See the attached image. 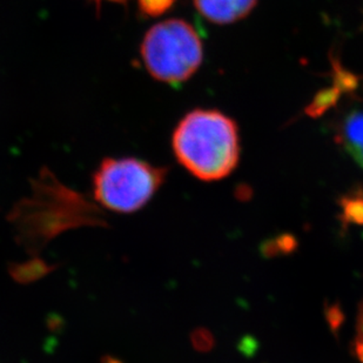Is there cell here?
Masks as SVG:
<instances>
[{
	"instance_id": "8992f818",
	"label": "cell",
	"mask_w": 363,
	"mask_h": 363,
	"mask_svg": "<svg viewBox=\"0 0 363 363\" xmlns=\"http://www.w3.org/2000/svg\"><path fill=\"white\" fill-rule=\"evenodd\" d=\"M339 144L363 168V110L350 112L341 123Z\"/></svg>"
},
{
	"instance_id": "3957f363",
	"label": "cell",
	"mask_w": 363,
	"mask_h": 363,
	"mask_svg": "<svg viewBox=\"0 0 363 363\" xmlns=\"http://www.w3.org/2000/svg\"><path fill=\"white\" fill-rule=\"evenodd\" d=\"M140 57L152 78L178 87L199 69L203 48L199 33L189 21L166 19L145 33Z\"/></svg>"
},
{
	"instance_id": "9c48e42d",
	"label": "cell",
	"mask_w": 363,
	"mask_h": 363,
	"mask_svg": "<svg viewBox=\"0 0 363 363\" xmlns=\"http://www.w3.org/2000/svg\"><path fill=\"white\" fill-rule=\"evenodd\" d=\"M175 0H137V6L141 17L158 18L171 10Z\"/></svg>"
},
{
	"instance_id": "277c9868",
	"label": "cell",
	"mask_w": 363,
	"mask_h": 363,
	"mask_svg": "<svg viewBox=\"0 0 363 363\" xmlns=\"http://www.w3.org/2000/svg\"><path fill=\"white\" fill-rule=\"evenodd\" d=\"M167 172L166 167L132 157L104 159L93 174V196L111 212L132 214L153 199Z\"/></svg>"
},
{
	"instance_id": "7c38bea8",
	"label": "cell",
	"mask_w": 363,
	"mask_h": 363,
	"mask_svg": "<svg viewBox=\"0 0 363 363\" xmlns=\"http://www.w3.org/2000/svg\"><path fill=\"white\" fill-rule=\"evenodd\" d=\"M357 340L363 341V303L360 306L359 315H357Z\"/></svg>"
},
{
	"instance_id": "30bf717a",
	"label": "cell",
	"mask_w": 363,
	"mask_h": 363,
	"mask_svg": "<svg viewBox=\"0 0 363 363\" xmlns=\"http://www.w3.org/2000/svg\"><path fill=\"white\" fill-rule=\"evenodd\" d=\"M296 246V241L291 235H282L279 237L277 240L272 242L264 243V252L268 255H275V253H281V252H291Z\"/></svg>"
},
{
	"instance_id": "4fadbf2b",
	"label": "cell",
	"mask_w": 363,
	"mask_h": 363,
	"mask_svg": "<svg viewBox=\"0 0 363 363\" xmlns=\"http://www.w3.org/2000/svg\"><path fill=\"white\" fill-rule=\"evenodd\" d=\"M355 354L357 359L363 363V341L355 340Z\"/></svg>"
},
{
	"instance_id": "6da1fadb",
	"label": "cell",
	"mask_w": 363,
	"mask_h": 363,
	"mask_svg": "<svg viewBox=\"0 0 363 363\" xmlns=\"http://www.w3.org/2000/svg\"><path fill=\"white\" fill-rule=\"evenodd\" d=\"M32 189V196L21 200L10 216L18 242L31 253L65 230L105 223L96 203L62 185L48 168L41 169Z\"/></svg>"
},
{
	"instance_id": "8fae6325",
	"label": "cell",
	"mask_w": 363,
	"mask_h": 363,
	"mask_svg": "<svg viewBox=\"0 0 363 363\" xmlns=\"http://www.w3.org/2000/svg\"><path fill=\"white\" fill-rule=\"evenodd\" d=\"M328 320L333 328H337L343 320V315L340 312V309L336 308V307H332V308L329 309Z\"/></svg>"
},
{
	"instance_id": "52a82bcc",
	"label": "cell",
	"mask_w": 363,
	"mask_h": 363,
	"mask_svg": "<svg viewBox=\"0 0 363 363\" xmlns=\"http://www.w3.org/2000/svg\"><path fill=\"white\" fill-rule=\"evenodd\" d=\"M343 89L339 85H335L332 89H323L316 94L312 104L306 108V112L311 117H320L321 114L325 113V111H328L330 107L335 105Z\"/></svg>"
},
{
	"instance_id": "7a4b0ae2",
	"label": "cell",
	"mask_w": 363,
	"mask_h": 363,
	"mask_svg": "<svg viewBox=\"0 0 363 363\" xmlns=\"http://www.w3.org/2000/svg\"><path fill=\"white\" fill-rule=\"evenodd\" d=\"M172 150L182 167L203 182L226 178L240 159L239 128L232 118L216 110L192 111L179 121Z\"/></svg>"
},
{
	"instance_id": "ba28073f",
	"label": "cell",
	"mask_w": 363,
	"mask_h": 363,
	"mask_svg": "<svg viewBox=\"0 0 363 363\" xmlns=\"http://www.w3.org/2000/svg\"><path fill=\"white\" fill-rule=\"evenodd\" d=\"M343 221L354 225H363V196L354 194L341 200Z\"/></svg>"
},
{
	"instance_id": "5b68a950",
	"label": "cell",
	"mask_w": 363,
	"mask_h": 363,
	"mask_svg": "<svg viewBox=\"0 0 363 363\" xmlns=\"http://www.w3.org/2000/svg\"><path fill=\"white\" fill-rule=\"evenodd\" d=\"M202 17L216 25H230L246 18L257 0H193Z\"/></svg>"
}]
</instances>
